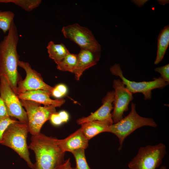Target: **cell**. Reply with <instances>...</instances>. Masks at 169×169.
<instances>
[{
    "label": "cell",
    "mask_w": 169,
    "mask_h": 169,
    "mask_svg": "<svg viewBox=\"0 0 169 169\" xmlns=\"http://www.w3.org/2000/svg\"><path fill=\"white\" fill-rule=\"evenodd\" d=\"M78 63L77 54L69 53L60 61L56 63L57 69L61 71L74 73Z\"/></svg>",
    "instance_id": "obj_19"
},
{
    "label": "cell",
    "mask_w": 169,
    "mask_h": 169,
    "mask_svg": "<svg viewBox=\"0 0 169 169\" xmlns=\"http://www.w3.org/2000/svg\"><path fill=\"white\" fill-rule=\"evenodd\" d=\"M155 71L159 73L160 77L166 82H169V64L155 68Z\"/></svg>",
    "instance_id": "obj_24"
},
{
    "label": "cell",
    "mask_w": 169,
    "mask_h": 169,
    "mask_svg": "<svg viewBox=\"0 0 169 169\" xmlns=\"http://www.w3.org/2000/svg\"><path fill=\"white\" fill-rule=\"evenodd\" d=\"M100 52L81 49L77 54L78 63L74 73L76 80L79 79L84 71L97 64L100 58Z\"/></svg>",
    "instance_id": "obj_13"
},
{
    "label": "cell",
    "mask_w": 169,
    "mask_h": 169,
    "mask_svg": "<svg viewBox=\"0 0 169 169\" xmlns=\"http://www.w3.org/2000/svg\"><path fill=\"white\" fill-rule=\"evenodd\" d=\"M9 116L7 113L4 103L0 96V116Z\"/></svg>",
    "instance_id": "obj_27"
},
{
    "label": "cell",
    "mask_w": 169,
    "mask_h": 169,
    "mask_svg": "<svg viewBox=\"0 0 169 169\" xmlns=\"http://www.w3.org/2000/svg\"><path fill=\"white\" fill-rule=\"evenodd\" d=\"M41 2V0H0V3H13L27 12L31 11L38 7Z\"/></svg>",
    "instance_id": "obj_20"
},
{
    "label": "cell",
    "mask_w": 169,
    "mask_h": 169,
    "mask_svg": "<svg viewBox=\"0 0 169 169\" xmlns=\"http://www.w3.org/2000/svg\"><path fill=\"white\" fill-rule=\"evenodd\" d=\"M20 100L27 113L28 132L32 136L40 133L43 125L50 119L52 114L56 112L55 107L52 105L42 106L31 100Z\"/></svg>",
    "instance_id": "obj_6"
},
{
    "label": "cell",
    "mask_w": 169,
    "mask_h": 169,
    "mask_svg": "<svg viewBox=\"0 0 169 169\" xmlns=\"http://www.w3.org/2000/svg\"><path fill=\"white\" fill-rule=\"evenodd\" d=\"M56 142L64 152L72 151L79 149H85L88 146L89 140L85 137L81 129L75 131L63 139L56 138Z\"/></svg>",
    "instance_id": "obj_15"
},
{
    "label": "cell",
    "mask_w": 169,
    "mask_h": 169,
    "mask_svg": "<svg viewBox=\"0 0 169 169\" xmlns=\"http://www.w3.org/2000/svg\"><path fill=\"white\" fill-rule=\"evenodd\" d=\"M47 48L49 57L56 63L62 60L70 53L64 44H56L53 41L48 43Z\"/></svg>",
    "instance_id": "obj_18"
},
{
    "label": "cell",
    "mask_w": 169,
    "mask_h": 169,
    "mask_svg": "<svg viewBox=\"0 0 169 169\" xmlns=\"http://www.w3.org/2000/svg\"><path fill=\"white\" fill-rule=\"evenodd\" d=\"M114 93V90L107 92L102 100V105L88 116L78 119L77 123L81 125L88 121H99L106 122L110 125L113 124L111 111L113 109Z\"/></svg>",
    "instance_id": "obj_12"
},
{
    "label": "cell",
    "mask_w": 169,
    "mask_h": 169,
    "mask_svg": "<svg viewBox=\"0 0 169 169\" xmlns=\"http://www.w3.org/2000/svg\"><path fill=\"white\" fill-rule=\"evenodd\" d=\"M156 127L157 125L151 118L144 117L139 115L136 110V105L132 102L131 110L129 114L117 123L110 125L108 132L111 133L118 138L120 151L125 139L134 131L142 126Z\"/></svg>",
    "instance_id": "obj_4"
},
{
    "label": "cell",
    "mask_w": 169,
    "mask_h": 169,
    "mask_svg": "<svg viewBox=\"0 0 169 169\" xmlns=\"http://www.w3.org/2000/svg\"><path fill=\"white\" fill-rule=\"evenodd\" d=\"M112 86L114 90L112 117L115 123L123 118L124 113L128 110L129 104L133 97V94L125 88L120 79L114 80Z\"/></svg>",
    "instance_id": "obj_11"
},
{
    "label": "cell",
    "mask_w": 169,
    "mask_h": 169,
    "mask_svg": "<svg viewBox=\"0 0 169 169\" xmlns=\"http://www.w3.org/2000/svg\"><path fill=\"white\" fill-rule=\"evenodd\" d=\"M8 32V34L0 42V76L7 79L16 94L19 80L18 66L19 60L17 51L19 38L17 27L14 21Z\"/></svg>",
    "instance_id": "obj_1"
},
{
    "label": "cell",
    "mask_w": 169,
    "mask_h": 169,
    "mask_svg": "<svg viewBox=\"0 0 169 169\" xmlns=\"http://www.w3.org/2000/svg\"><path fill=\"white\" fill-rule=\"evenodd\" d=\"M169 44V26L167 25L161 29L158 36L156 56L155 64H158L163 59Z\"/></svg>",
    "instance_id": "obj_17"
},
{
    "label": "cell",
    "mask_w": 169,
    "mask_h": 169,
    "mask_svg": "<svg viewBox=\"0 0 169 169\" xmlns=\"http://www.w3.org/2000/svg\"><path fill=\"white\" fill-rule=\"evenodd\" d=\"M70 169H74V168H72V167H71Z\"/></svg>",
    "instance_id": "obj_32"
},
{
    "label": "cell",
    "mask_w": 169,
    "mask_h": 169,
    "mask_svg": "<svg viewBox=\"0 0 169 169\" xmlns=\"http://www.w3.org/2000/svg\"><path fill=\"white\" fill-rule=\"evenodd\" d=\"M64 37L78 44L81 49L101 52V46L88 28L74 23L63 27Z\"/></svg>",
    "instance_id": "obj_9"
},
{
    "label": "cell",
    "mask_w": 169,
    "mask_h": 169,
    "mask_svg": "<svg viewBox=\"0 0 169 169\" xmlns=\"http://www.w3.org/2000/svg\"><path fill=\"white\" fill-rule=\"evenodd\" d=\"M14 13L10 11H0V29L4 33L10 29L14 21Z\"/></svg>",
    "instance_id": "obj_21"
},
{
    "label": "cell",
    "mask_w": 169,
    "mask_h": 169,
    "mask_svg": "<svg viewBox=\"0 0 169 169\" xmlns=\"http://www.w3.org/2000/svg\"><path fill=\"white\" fill-rule=\"evenodd\" d=\"M49 120L51 123L55 125H59L63 123L58 113L57 112L51 115Z\"/></svg>",
    "instance_id": "obj_25"
},
{
    "label": "cell",
    "mask_w": 169,
    "mask_h": 169,
    "mask_svg": "<svg viewBox=\"0 0 169 169\" xmlns=\"http://www.w3.org/2000/svg\"><path fill=\"white\" fill-rule=\"evenodd\" d=\"M110 70L112 74L119 76L125 88L133 94L137 93H141L143 95L145 100L151 99L152 90L156 89H162L169 84L165 82L160 77L149 81L136 82L130 80L124 76L120 66L118 64H114L110 67Z\"/></svg>",
    "instance_id": "obj_7"
},
{
    "label": "cell",
    "mask_w": 169,
    "mask_h": 169,
    "mask_svg": "<svg viewBox=\"0 0 169 169\" xmlns=\"http://www.w3.org/2000/svg\"><path fill=\"white\" fill-rule=\"evenodd\" d=\"M20 100H31L43 104L60 107L65 102L64 99L53 100L50 98L51 93L48 91L38 90L27 91L17 95Z\"/></svg>",
    "instance_id": "obj_14"
},
{
    "label": "cell",
    "mask_w": 169,
    "mask_h": 169,
    "mask_svg": "<svg viewBox=\"0 0 169 169\" xmlns=\"http://www.w3.org/2000/svg\"><path fill=\"white\" fill-rule=\"evenodd\" d=\"M18 66L24 69L26 76L24 80H18L17 95L38 90H45L52 93L54 87L45 83L40 74L33 69L28 62L19 60Z\"/></svg>",
    "instance_id": "obj_10"
},
{
    "label": "cell",
    "mask_w": 169,
    "mask_h": 169,
    "mask_svg": "<svg viewBox=\"0 0 169 169\" xmlns=\"http://www.w3.org/2000/svg\"><path fill=\"white\" fill-rule=\"evenodd\" d=\"M58 113L63 123L66 122L68 121L69 115L67 112L62 110Z\"/></svg>",
    "instance_id": "obj_28"
},
{
    "label": "cell",
    "mask_w": 169,
    "mask_h": 169,
    "mask_svg": "<svg viewBox=\"0 0 169 169\" xmlns=\"http://www.w3.org/2000/svg\"><path fill=\"white\" fill-rule=\"evenodd\" d=\"M160 169H166V167L164 166H161Z\"/></svg>",
    "instance_id": "obj_31"
},
{
    "label": "cell",
    "mask_w": 169,
    "mask_h": 169,
    "mask_svg": "<svg viewBox=\"0 0 169 169\" xmlns=\"http://www.w3.org/2000/svg\"><path fill=\"white\" fill-rule=\"evenodd\" d=\"M133 1L136 4L137 6H141L143 5L147 1L146 0H138V1Z\"/></svg>",
    "instance_id": "obj_30"
},
{
    "label": "cell",
    "mask_w": 169,
    "mask_h": 169,
    "mask_svg": "<svg viewBox=\"0 0 169 169\" xmlns=\"http://www.w3.org/2000/svg\"><path fill=\"white\" fill-rule=\"evenodd\" d=\"M166 153V146L161 143L141 147L128 166L130 169H156L161 164Z\"/></svg>",
    "instance_id": "obj_5"
},
{
    "label": "cell",
    "mask_w": 169,
    "mask_h": 169,
    "mask_svg": "<svg viewBox=\"0 0 169 169\" xmlns=\"http://www.w3.org/2000/svg\"><path fill=\"white\" fill-rule=\"evenodd\" d=\"M28 132L27 124L17 121L6 129L0 144L13 150L26 162L29 167L33 169L34 165L30 158L27 142Z\"/></svg>",
    "instance_id": "obj_3"
},
{
    "label": "cell",
    "mask_w": 169,
    "mask_h": 169,
    "mask_svg": "<svg viewBox=\"0 0 169 169\" xmlns=\"http://www.w3.org/2000/svg\"><path fill=\"white\" fill-rule=\"evenodd\" d=\"M56 139L41 133L32 136L28 147L35 155L33 169H55L64 162L65 152L58 145Z\"/></svg>",
    "instance_id": "obj_2"
},
{
    "label": "cell",
    "mask_w": 169,
    "mask_h": 169,
    "mask_svg": "<svg viewBox=\"0 0 169 169\" xmlns=\"http://www.w3.org/2000/svg\"><path fill=\"white\" fill-rule=\"evenodd\" d=\"M17 121L11 119L9 116H0V143L6 129L10 124Z\"/></svg>",
    "instance_id": "obj_23"
},
{
    "label": "cell",
    "mask_w": 169,
    "mask_h": 169,
    "mask_svg": "<svg viewBox=\"0 0 169 169\" xmlns=\"http://www.w3.org/2000/svg\"><path fill=\"white\" fill-rule=\"evenodd\" d=\"M71 167L70 159L69 158L57 166L55 169H70Z\"/></svg>",
    "instance_id": "obj_26"
},
{
    "label": "cell",
    "mask_w": 169,
    "mask_h": 169,
    "mask_svg": "<svg viewBox=\"0 0 169 169\" xmlns=\"http://www.w3.org/2000/svg\"><path fill=\"white\" fill-rule=\"evenodd\" d=\"M0 96L4 103L8 115L17 118L20 122L28 125L26 112L9 82L3 76H0Z\"/></svg>",
    "instance_id": "obj_8"
},
{
    "label": "cell",
    "mask_w": 169,
    "mask_h": 169,
    "mask_svg": "<svg viewBox=\"0 0 169 169\" xmlns=\"http://www.w3.org/2000/svg\"><path fill=\"white\" fill-rule=\"evenodd\" d=\"M64 96L66 95L67 92V88L65 85L63 84L57 85L55 87Z\"/></svg>",
    "instance_id": "obj_29"
},
{
    "label": "cell",
    "mask_w": 169,
    "mask_h": 169,
    "mask_svg": "<svg viewBox=\"0 0 169 169\" xmlns=\"http://www.w3.org/2000/svg\"><path fill=\"white\" fill-rule=\"evenodd\" d=\"M81 129L85 137L89 141L98 134L108 132L110 125L108 123L99 121H92L81 124Z\"/></svg>",
    "instance_id": "obj_16"
},
{
    "label": "cell",
    "mask_w": 169,
    "mask_h": 169,
    "mask_svg": "<svg viewBox=\"0 0 169 169\" xmlns=\"http://www.w3.org/2000/svg\"><path fill=\"white\" fill-rule=\"evenodd\" d=\"M76 161V167L74 169H91L87 162L85 154V149H77L72 151Z\"/></svg>",
    "instance_id": "obj_22"
}]
</instances>
